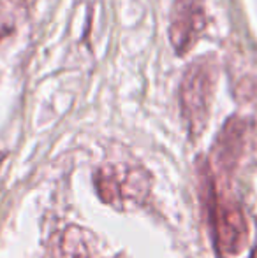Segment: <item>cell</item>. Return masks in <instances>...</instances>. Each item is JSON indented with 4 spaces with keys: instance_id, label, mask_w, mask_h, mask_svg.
<instances>
[{
    "instance_id": "obj_1",
    "label": "cell",
    "mask_w": 257,
    "mask_h": 258,
    "mask_svg": "<svg viewBox=\"0 0 257 258\" xmlns=\"http://www.w3.org/2000/svg\"><path fill=\"white\" fill-rule=\"evenodd\" d=\"M217 78L219 65L213 56L194 60L183 74L180 85V105L192 136L201 134L208 123Z\"/></svg>"
},
{
    "instance_id": "obj_2",
    "label": "cell",
    "mask_w": 257,
    "mask_h": 258,
    "mask_svg": "<svg viewBox=\"0 0 257 258\" xmlns=\"http://www.w3.org/2000/svg\"><path fill=\"white\" fill-rule=\"evenodd\" d=\"M151 174L143 167L108 163L95 170L93 184L104 204L117 209L141 204L151 190Z\"/></svg>"
},
{
    "instance_id": "obj_3",
    "label": "cell",
    "mask_w": 257,
    "mask_h": 258,
    "mask_svg": "<svg viewBox=\"0 0 257 258\" xmlns=\"http://www.w3.org/2000/svg\"><path fill=\"white\" fill-rule=\"evenodd\" d=\"M210 209H212V225L213 234H215L217 248L224 255L234 256L245 248L248 237L247 223L241 207L234 201L222 194L212 191V201H210Z\"/></svg>"
},
{
    "instance_id": "obj_4",
    "label": "cell",
    "mask_w": 257,
    "mask_h": 258,
    "mask_svg": "<svg viewBox=\"0 0 257 258\" xmlns=\"http://www.w3.org/2000/svg\"><path fill=\"white\" fill-rule=\"evenodd\" d=\"M206 27L202 0H176L171 11L169 39L176 54H185L197 44Z\"/></svg>"
},
{
    "instance_id": "obj_5",
    "label": "cell",
    "mask_w": 257,
    "mask_h": 258,
    "mask_svg": "<svg viewBox=\"0 0 257 258\" xmlns=\"http://www.w3.org/2000/svg\"><path fill=\"white\" fill-rule=\"evenodd\" d=\"M248 134V121L240 116H234L224 125L217 137L215 146L212 148L213 167H219L222 172L231 170L236 165L241 151H243L245 141Z\"/></svg>"
},
{
    "instance_id": "obj_6",
    "label": "cell",
    "mask_w": 257,
    "mask_h": 258,
    "mask_svg": "<svg viewBox=\"0 0 257 258\" xmlns=\"http://www.w3.org/2000/svg\"><path fill=\"white\" fill-rule=\"evenodd\" d=\"M35 0H0V42L9 37L28 16Z\"/></svg>"
},
{
    "instance_id": "obj_7",
    "label": "cell",
    "mask_w": 257,
    "mask_h": 258,
    "mask_svg": "<svg viewBox=\"0 0 257 258\" xmlns=\"http://www.w3.org/2000/svg\"><path fill=\"white\" fill-rule=\"evenodd\" d=\"M86 234L79 227H69L62 237V255L65 258H88L90 249Z\"/></svg>"
},
{
    "instance_id": "obj_8",
    "label": "cell",
    "mask_w": 257,
    "mask_h": 258,
    "mask_svg": "<svg viewBox=\"0 0 257 258\" xmlns=\"http://www.w3.org/2000/svg\"><path fill=\"white\" fill-rule=\"evenodd\" d=\"M252 258H257V249H255V251H254V255H252Z\"/></svg>"
}]
</instances>
